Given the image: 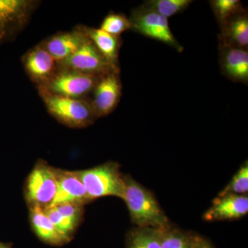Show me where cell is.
I'll use <instances>...</instances> for the list:
<instances>
[{
	"label": "cell",
	"mask_w": 248,
	"mask_h": 248,
	"mask_svg": "<svg viewBox=\"0 0 248 248\" xmlns=\"http://www.w3.org/2000/svg\"><path fill=\"white\" fill-rule=\"evenodd\" d=\"M21 60L27 76L37 88L46 84L59 68L58 62L40 42L26 52Z\"/></svg>",
	"instance_id": "obj_10"
},
{
	"label": "cell",
	"mask_w": 248,
	"mask_h": 248,
	"mask_svg": "<svg viewBox=\"0 0 248 248\" xmlns=\"http://www.w3.org/2000/svg\"><path fill=\"white\" fill-rule=\"evenodd\" d=\"M192 2V0H148L141 6L169 19L185 11Z\"/></svg>",
	"instance_id": "obj_20"
},
{
	"label": "cell",
	"mask_w": 248,
	"mask_h": 248,
	"mask_svg": "<svg viewBox=\"0 0 248 248\" xmlns=\"http://www.w3.org/2000/svg\"><path fill=\"white\" fill-rule=\"evenodd\" d=\"M59 66L98 76L111 72L120 73V70L112 66L103 56L89 37L76 53L59 63Z\"/></svg>",
	"instance_id": "obj_8"
},
{
	"label": "cell",
	"mask_w": 248,
	"mask_h": 248,
	"mask_svg": "<svg viewBox=\"0 0 248 248\" xmlns=\"http://www.w3.org/2000/svg\"><path fill=\"white\" fill-rule=\"evenodd\" d=\"M161 230L135 227L129 231L125 239L126 248H162Z\"/></svg>",
	"instance_id": "obj_18"
},
{
	"label": "cell",
	"mask_w": 248,
	"mask_h": 248,
	"mask_svg": "<svg viewBox=\"0 0 248 248\" xmlns=\"http://www.w3.org/2000/svg\"><path fill=\"white\" fill-rule=\"evenodd\" d=\"M248 192V162L245 161L237 172L218 194V196L226 195H247Z\"/></svg>",
	"instance_id": "obj_23"
},
{
	"label": "cell",
	"mask_w": 248,
	"mask_h": 248,
	"mask_svg": "<svg viewBox=\"0 0 248 248\" xmlns=\"http://www.w3.org/2000/svg\"><path fill=\"white\" fill-rule=\"evenodd\" d=\"M102 76L59 66L53 78L43 86L37 88L63 97L87 99Z\"/></svg>",
	"instance_id": "obj_5"
},
{
	"label": "cell",
	"mask_w": 248,
	"mask_h": 248,
	"mask_svg": "<svg viewBox=\"0 0 248 248\" xmlns=\"http://www.w3.org/2000/svg\"><path fill=\"white\" fill-rule=\"evenodd\" d=\"M45 210L47 216L59 231L61 232L62 234L66 236L68 239L72 241L75 233L79 226L67 217L62 215L55 207H49V208L45 209Z\"/></svg>",
	"instance_id": "obj_24"
},
{
	"label": "cell",
	"mask_w": 248,
	"mask_h": 248,
	"mask_svg": "<svg viewBox=\"0 0 248 248\" xmlns=\"http://www.w3.org/2000/svg\"><path fill=\"white\" fill-rule=\"evenodd\" d=\"M210 4L219 26L246 10L239 0H213Z\"/></svg>",
	"instance_id": "obj_21"
},
{
	"label": "cell",
	"mask_w": 248,
	"mask_h": 248,
	"mask_svg": "<svg viewBox=\"0 0 248 248\" xmlns=\"http://www.w3.org/2000/svg\"><path fill=\"white\" fill-rule=\"evenodd\" d=\"M58 190L56 168L43 159H38L26 179L24 200L28 208H49Z\"/></svg>",
	"instance_id": "obj_4"
},
{
	"label": "cell",
	"mask_w": 248,
	"mask_h": 248,
	"mask_svg": "<svg viewBox=\"0 0 248 248\" xmlns=\"http://www.w3.org/2000/svg\"><path fill=\"white\" fill-rule=\"evenodd\" d=\"M196 234L174 228L172 225L161 231L162 248H194Z\"/></svg>",
	"instance_id": "obj_19"
},
{
	"label": "cell",
	"mask_w": 248,
	"mask_h": 248,
	"mask_svg": "<svg viewBox=\"0 0 248 248\" xmlns=\"http://www.w3.org/2000/svg\"><path fill=\"white\" fill-rule=\"evenodd\" d=\"M92 94L89 101L98 119L112 113L122 95L120 73L111 72L101 77Z\"/></svg>",
	"instance_id": "obj_9"
},
{
	"label": "cell",
	"mask_w": 248,
	"mask_h": 248,
	"mask_svg": "<svg viewBox=\"0 0 248 248\" xmlns=\"http://www.w3.org/2000/svg\"><path fill=\"white\" fill-rule=\"evenodd\" d=\"M122 200L126 204L130 219L135 227L164 230L171 226L169 217L153 192L131 176L124 175Z\"/></svg>",
	"instance_id": "obj_1"
},
{
	"label": "cell",
	"mask_w": 248,
	"mask_h": 248,
	"mask_svg": "<svg viewBox=\"0 0 248 248\" xmlns=\"http://www.w3.org/2000/svg\"><path fill=\"white\" fill-rule=\"evenodd\" d=\"M29 210L31 228L41 241L55 247H62L71 242L52 223L44 209L34 207Z\"/></svg>",
	"instance_id": "obj_15"
},
{
	"label": "cell",
	"mask_w": 248,
	"mask_h": 248,
	"mask_svg": "<svg viewBox=\"0 0 248 248\" xmlns=\"http://www.w3.org/2000/svg\"><path fill=\"white\" fill-rule=\"evenodd\" d=\"M84 206L81 204L63 203L52 207H55L62 215L79 226L84 220Z\"/></svg>",
	"instance_id": "obj_25"
},
{
	"label": "cell",
	"mask_w": 248,
	"mask_h": 248,
	"mask_svg": "<svg viewBox=\"0 0 248 248\" xmlns=\"http://www.w3.org/2000/svg\"><path fill=\"white\" fill-rule=\"evenodd\" d=\"M219 63L223 76L234 82L248 84V49L219 45Z\"/></svg>",
	"instance_id": "obj_14"
},
{
	"label": "cell",
	"mask_w": 248,
	"mask_h": 248,
	"mask_svg": "<svg viewBox=\"0 0 248 248\" xmlns=\"http://www.w3.org/2000/svg\"><path fill=\"white\" fill-rule=\"evenodd\" d=\"M40 4L35 0H0V45L12 42L24 31Z\"/></svg>",
	"instance_id": "obj_6"
},
{
	"label": "cell",
	"mask_w": 248,
	"mask_h": 248,
	"mask_svg": "<svg viewBox=\"0 0 248 248\" xmlns=\"http://www.w3.org/2000/svg\"><path fill=\"white\" fill-rule=\"evenodd\" d=\"M87 39L82 25H78L71 31L57 32L40 44L60 63L76 53Z\"/></svg>",
	"instance_id": "obj_11"
},
{
	"label": "cell",
	"mask_w": 248,
	"mask_h": 248,
	"mask_svg": "<svg viewBox=\"0 0 248 248\" xmlns=\"http://www.w3.org/2000/svg\"><path fill=\"white\" fill-rule=\"evenodd\" d=\"M248 213V195L218 196L203 214V218L210 222L231 221L239 219Z\"/></svg>",
	"instance_id": "obj_13"
},
{
	"label": "cell",
	"mask_w": 248,
	"mask_h": 248,
	"mask_svg": "<svg viewBox=\"0 0 248 248\" xmlns=\"http://www.w3.org/2000/svg\"><path fill=\"white\" fill-rule=\"evenodd\" d=\"M220 43L236 48L248 49V16L246 10L233 16L220 26Z\"/></svg>",
	"instance_id": "obj_16"
},
{
	"label": "cell",
	"mask_w": 248,
	"mask_h": 248,
	"mask_svg": "<svg viewBox=\"0 0 248 248\" xmlns=\"http://www.w3.org/2000/svg\"><path fill=\"white\" fill-rule=\"evenodd\" d=\"M194 248H215L211 243L200 235L196 234Z\"/></svg>",
	"instance_id": "obj_26"
},
{
	"label": "cell",
	"mask_w": 248,
	"mask_h": 248,
	"mask_svg": "<svg viewBox=\"0 0 248 248\" xmlns=\"http://www.w3.org/2000/svg\"><path fill=\"white\" fill-rule=\"evenodd\" d=\"M82 28L86 35L102 54L103 56L110 62L112 66L120 70L119 56L123 43L121 37L110 35L101 30L99 28L89 27L84 25H82Z\"/></svg>",
	"instance_id": "obj_17"
},
{
	"label": "cell",
	"mask_w": 248,
	"mask_h": 248,
	"mask_svg": "<svg viewBox=\"0 0 248 248\" xmlns=\"http://www.w3.org/2000/svg\"><path fill=\"white\" fill-rule=\"evenodd\" d=\"M78 172L91 202L105 197L123 198L124 175L119 163L108 161Z\"/></svg>",
	"instance_id": "obj_3"
},
{
	"label": "cell",
	"mask_w": 248,
	"mask_h": 248,
	"mask_svg": "<svg viewBox=\"0 0 248 248\" xmlns=\"http://www.w3.org/2000/svg\"><path fill=\"white\" fill-rule=\"evenodd\" d=\"M58 190L50 207L63 203H77L85 205L91 203L78 170L56 169Z\"/></svg>",
	"instance_id": "obj_12"
},
{
	"label": "cell",
	"mask_w": 248,
	"mask_h": 248,
	"mask_svg": "<svg viewBox=\"0 0 248 248\" xmlns=\"http://www.w3.org/2000/svg\"><path fill=\"white\" fill-rule=\"evenodd\" d=\"M134 32L159 41L182 53L184 47L173 35L170 27L169 19L143 6L132 10L128 17Z\"/></svg>",
	"instance_id": "obj_7"
},
{
	"label": "cell",
	"mask_w": 248,
	"mask_h": 248,
	"mask_svg": "<svg viewBox=\"0 0 248 248\" xmlns=\"http://www.w3.org/2000/svg\"><path fill=\"white\" fill-rule=\"evenodd\" d=\"M37 89L48 113L62 125L71 128H87L98 119L88 98L63 97Z\"/></svg>",
	"instance_id": "obj_2"
},
{
	"label": "cell",
	"mask_w": 248,
	"mask_h": 248,
	"mask_svg": "<svg viewBox=\"0 0 248 248\" xmlns=\"http://www.w3.org/2000/svg\"><path fill=\"white\" fill-rule=\"evenodd\" d=\"M13 247H14L13 243H5L0 241V248H13Z\"/></svg>",
	"instance_id": "obj_27"
},
{
	"label": "cell",
	"mask_w": 248,
	"mask_h": 248,
	"mask_svg": "<svg viewBox=\"0 0 248 248\" xmlns=\"http://www.w3.org/2000/svg\"><path fill=\"white\" fill-rule=\"evenodd\" d=\"M99 29L110 35L120 37L125 31L131 30V24L125 15L110 12L104 18Z\"/></svg>",
	"instance_id": "obj_22"
}]
</instances>
